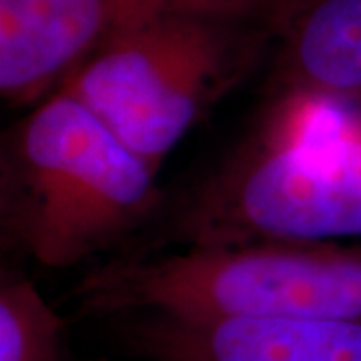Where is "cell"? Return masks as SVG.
<instances>
[{"label":"cell","mask_w":361,"mask_h":361,"mask_svg":"<svg viewBox=\"0 0 361 361\" xmlns=\"http://www.w3.org/2000/svg\"><path fill=\"white\" fill-rule=\"evenodd\" d=\"M327 101L277 94L259 130L165 201L139 253L361 233V130Z\"/></svg>","instance_id":"6da1fadb"},{"label":"cell","mask_w":361,"mask_h":361,"mask_svg":"<svg viewBox=\"0 0 361 361\" xmlns=\"http://www.w3.org/2000/svg\"><path fill=\"white\" fill-rule=\"evenodd\" d=\"M157 175L94 111L56 90L2 135V249L66 269L133 245L165 203Z\"/></svg>","instance_id":"7a4b0ae2"},{"label":"cell","mask_w":361,"mask_h":361,"mask_svg":"<svg viewBox=\"0 0 361 361\" xmlns=\"http://www.w3.org/2000/svg\"><path fill=\"white\" fill-rule=\"evenodd\" d=\"M281 11L157 14L113 37L59 90L82 101L159 171L185 135L273 51Z\"/></svg>","instance_id":"3957f363"},{"label":"cell","mask_w":361,"mask_h":361,"mask_svg":"<svg viewBox=\"0 0 361 361\" xmlns=\"http://www.w3.org/2000/svg\"><path fill=\"white\" fill-rule=\"evenodd\" d=\"M82 317L361 319V247L281 241L125 253L87 271L71 291Z\"/></svg>","instance_id":"277c9868"},{"label":"cell","mask_w":361,"mask_h":361,"mask_svg":"<svg viewBox=\"0 0 361 361\" xmlns=\"http://www.w3.org/2000/svg\"><path fill=\"white\" fill-rule=\"evenodd\" d=\"M287 0H0V94L32 109L109 40L180 8L277 13Z\"/></svg>","instance_id":"5b68a950"},{"label":"cell","mask_w":361,"mask_h":361,"mask_svg":"<svg viewBox=\"0 0 361 361\" xmlns=\"http://www.w3.org/2000/svg\"><path fill=\"white\" fill-rule=\"evenodd\" d=\"M104 322L118 345L142 361H361V319L142 311Z\"/></svg>","instance_id":"8992f818"},{"label":"cell","mask_w":361,"mask_h":361,"mask_svg":"<svg viewBox=\"0 0 361 361\" xmlns=\"http://www.w3.org/2000/svg\"><path fill=\"white\" fill-rule=\"evenodd\" d=\"M273 56L275 97H361V0H287Z\"/></svg>","instance_id":"52a82bcc"},{"label":"cell","mask_w":361,"mask_h":361,"mask_svg":"<svg viewBox=\"0 0 361 361\" xmlns=\"http://www.w3.org/2000/svg\"><path fill=\"white\" fill-rule=\"evenodd\" d=\"M0 361H68L65 319L25 273H0Z\"/></svg>","instance_id":"ba28073f"}]
</instances>
